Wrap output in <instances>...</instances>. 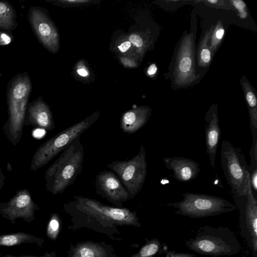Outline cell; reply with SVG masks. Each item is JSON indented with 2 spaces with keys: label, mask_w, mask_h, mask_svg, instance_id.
<instances>
[{
  "label": "cell",
  "mask_w": 257,
  "mask_h": 257,
  "mask_svg": "<svg viewBox=\"0 0 257 257\" xmlns=\"http://www.w3.org/2000/svg\"><path fill=\"white\" fill-rule=\"evenodd\" d=\"M209 32L210 31H209ZM208 34V33H206L205 37L204 38L201 44V47H200L199 52V61H200V64L204 65L208 64L211 60V52L209 48L206 45L210 33L209 34V35Z\"/></svg>",
  "instance_id": "e0dca14e"
},
{
  "label": "cell",
  "mask_w": 257,
  "mask_h": 257,
  "mask_svg": "<svg viewBox=\"0 0 257 257\" xmlns=\"http://www.w3.org/2000/svg\"><path fill=\"white\" fill-rule=\"evenodd\" d=\"M131 46L129 41H125L118 46L119 50L122 53L126 52Z\"/></svg>",
  "instance_id": "484cf974"
},
{
  "label": "cell",
  "mask_w": 257,
  "mask_h": 257,
  "mask_svg": "<svg viewBox=\"0 0 257 257\" xmlns=\"http://www.w3.org/2000/svg\"><path fill=\"white\" fill-rule=\"evenodd\" d=\"M220 154L221 168L234 201L237 204L245 203L250 174L244 155L226 140L221 142Z\"/></svg>",
  "instance_id": "3957f363"
},
{
  "label": "cell",
  "mask_w": 257,
  "mask_h": 257,
  "mask_svg": "<svg viewBox=\"0 0 257 257\" xmlns=\"http://www.w3.org/2000/svg\"><path fill=\"white\" fill-rule=\"evenodd\" d=\"M205 120V140L206 152L212 169L215 170L217 148L221 138V129L216 106L212 107L206 113Z\"/></svg>",
  "instance_id": "8fae6325"
},
{
  "label": "cell",
  "mask_w": 257,
  "mask_h": 257,
  "mask_svg": "<svg viewBox=\"0 0 257 257\" xmlns=\"http://www.w3.org/2000/svg\"><path fill=\"white\" fill-rule=\"evenodd\" d=\"M81 257H94L93 252L87 248H84L80 250Z\"/></svg>",
  "instance_id": "d4e9b609"
},
{
  "label": "cell",
  "mask_w": 257,
  "mask_h": 257,
  "mask_svg": "<svg viewBox=\"0 0 257 257\" xmlns=\"http://www.w3.org/2000/svg\"><path fill=\"white\" fill-rule=\"evenodd\" d=\"M77 73L79 75L83 77L86 76L88 74L87 71L83 68L78 69Z\"/></svg>",
  "instance_id": "f1b7e54d"
},
{
  "label": "cell",
  "mask_w": 257,
  "mask_h": 257,
  "mask_svg": "<svg viewBox=\"0 0 257 257\" xmlns=\"http://www.w3.org/2000/svg\"><path fill=\"white\" fill-rule=\"evenodd\" d=\"M94 185L98 195L117 206H122L123 203L130 199L121 181L112 171L98 172Z\"/></svg>",
  "instance_id": "ba28073f"
},
{
  "label": "cell",
  "mask_w": 257,
  "mask_h": 257,
  "mask_svg": "<svg viewBox=\"0 0 257 257\" xmlns=\"http://www.w3.org/2000/svg\"><path fill=\"white\" fill-rule=\"evenodd\" d=\"M187 44L186 46V44H183L176 67L177 80L182 83L189 82L192 76H193V52H192V45L190 40Z\"/></svg>",
  "instance_id": "5bb4252c"
},
{
  "label": "cell",
  "mask_w": 257,
  "mask_h": 257,
  "mask_svg": "<svg viewBox=\"0 0 257 257\" xmlns=\"http://www.w3.org/2000/svg\"><path fill=\"white\" fill-rule=\"evenodd\" d=\"M207 2H208L209 3H210L211 4H216V3L218 2V1H216V0H209Z\"/></svg>",
  "instance_id": "4dcf8cb0"
},
{
  "label": "cell",
  "mask_w": 257,
  "mask_h": 257,
  "mask_svg": "<svg viewBox=\"0 0 257 257\" xmlns=\"http://www.w3.org/2000/svg\"><path fill=\"white\" fill-rule=\"evenodd\" d=\"M43 242V238L22 231L0 234V246H12L23 243H35L42 246Z\"/></svg>",
  "instance_id": "9a60e30c"
},
{
  "label": "cell",
  "mask_w": 257,
  "mask_h": 257,
  "mask_svg": "<svg viewBox=\"0 0 257 257\" xmlns=\"http://www.w3.org/2000/svg\"><path fill=\"white\" fill-rule=\"evenodd\" d=\"M80 137L64 149L45 172L46 189L53 195L63 193L82 171L84 151Z\"/></svg>",
  "instance_id": "6da1fadb"
},
{
  "label": "cell",
  "mask_w": 257,
  "mask_h": 257,
  "mask_svg": "<svg viewBox=\"0 0 257 257\" xmlns=\"http://www.w3.org/2000/svg\"><path fill=\"white\" fill-rule=\"evenodd\" d=\"M129 42L137 47H141L143 45L141 38L136 34H132L130 36Z\"/></svg>",
  "instance_id": "603a6c76"
},
{
  "label": "cell",
  "mask_w": 257,
  "mask_h": 257,
  "mask_svg": "<svg viewBox=\"0 0 257 257\" xmlns=\"http://www.w3.org/2000/svg\"><path fill=\"white\" fill-rule=\"evenodd\" d=\"M32 88L31 80L26 72L18 73L8 84V117L3 130L7 139L14 146L18 145L22 139L26 110Z\"/></svg>",
  "instance_id": "7a4b0ae2"
},
{
  "label": "cell",
  "mask_w": 257,
  "mask_h": 257,
  "mask_svg": "<svg viewBox=\"0 0 257 257\" xmlns=\"http://www.w3.org/2000/svg\"><path fill=\"white\" fill-rule=\"evenodd\" d=\"M24 126L36 127L46 131L55 128L51 112L43 99L38 97L33 102L28 103L24 121Z\"/></svg>",
  "instance_id": "30bf717a"
},
{
  "label": "cell",
  "mask_w": 257,
  "mask_h": 257,
  "mask_svg": "<svg viewBox=\"0 0 257 257\" xmlns=\"http://www.w3.org/2000/svg\"><path fill=\"white\" fill-rule=\"evenodd\" d=\"M13 41V36L10 33L0 31V46L9 45Z\"/></svg>",
  "instance_id": "7402d4cb"
},
{
  "label": "cell",
  "mask_w": 257,
  "mask_h": 257,
  "mask_svg": "<svg viewBox=\"0 0 257 257\" xmlns=\"http://www.w3.org/2000/svg\"><path fill=\"white\" fill-rule=\"evenodd\" d=\"M249 154L250 157V163L249 166V174L257 170V139H252V143Z\"/></svg>",
  "instance_id": "d6986e66"
},
{
  "label": "cell",
  "mask_w": 257,
  "mask_h": 257,
  "mask_svg": "<svg viewBox=\"0 0 257 257\" xmlns=\"http://www.w3.org/2000/svg\"><path fill=\"white\" fill-rule=\"evenodd\" d=\"M17 26L14 7L7 1H0V31L11 33Z\"/></svg>",
  "instance_id": "2e32d148"
},
{
  "label": "cell",
  "mask_w": 257,
  "mask_h": 257,
  "mask_svg": "<svg viewBox=\"0 0 257 257\" xmlns=\"http://www.w3.org/2000/svg\"><path fill=\"white\" fill-rule=\"evenodd\" d=\"M119 178L130 199H134L142 190L147 175L146 152L143 145L139 153L132 159L115 161L107 164Z\"/></svg>",
  "instance_id": "8992f818"
},
{
  "label": "cell",
  "mask_w": 257,
  "mask_h": 257,
  "mask_svg": "<svg viewBox=\"0 0 257 257\" xmlns=\"http://www.w3.org/2000/svg\"><path fill=\"white\" fill-rule=\"evenodd\" d=\"M59 228V222L58 216L55 214H52L47 228V236L51 239H55Z\"/></svg>",
  "instance_id": "ac0fdd59"
},
{
  "label": "cell",
  "mask_w": 257,
  "mask_h": 257,
  "mask_svg": "<svg viewBox=\"0 0 257 257\" xmlns=\"http://www.w3.org/2000/svg\"><path fill=\"white\" fill-rule=\"evenodd\" d=\"M98 117V114L89 116L61 131L41 144L32 157L30 165L31 170L36 171L48 164L73 140L90 127Z\"/></svg>",
  "instance_id": "277c9868"
},
{
  "label": "cell",
  "mask_w": 257,
  "mask_h": 257,
  "mask_svg": "<svg viewBox=\"0 0 257 257\" xmlns=\"http://www.w3.org/2000/svg\"><path fill=\"white\" fill-rule=\"evenodd\" d=\"M1 257H54L53 253H46L44 255L36 256L33 255H23L21 256H16L10 254H8L5 255H1Z\"/></svg>",
  "instance_id": "cb8c5ba5"
},
{
  "label": "cell",
  "mask_w": 257,
  "mask_h": 257,
  "mask_svg": "<svg viewBox=\"0 0 257 257\" xmlns=\"http://www.w3.org/2000/svg\"><path fill=\"white\" fill-rule=\"evenodd\" d=\"M150 115L151 111L148 107L127 111L121 117L120 127L123 133L134 134L147 123Z\"/></svg>",
  "instance_id": "4fadbf2b"
},
{
  "label": "cell",
  "mask_w": 257,
  "mask_h": 257,
  "mask_svg": "<svg viewBox=\"0 0 257 257\" xmlns=\"http://www.w3.org/2000/svg\"><path fill=\"white\" fill-rule=\"evenodd\" d=\"M166 168L172 170V177L178 181L187 182L197 178L200 173L199 165L194 160L182 157L163 158Z\"/></svg>",
  "instance_id": "7c38bea8"
},
{
  "label": "cell",
  "mask_w": 257,
  "mask_h": 257,
  "mask_svg": "<svg viewBox=\"0 0 257 257\" xmlns=\"http://www.w3.org/2000/svg\"><path fill=\"white\" fill-rule=\"evenodd\" d=\"M158 246L155 243H151L144 246L140 251L142 257H148L156 253L158 250Z\"/></svg>",
  "instance_id": "ffe728a7"
},
{
  "label": "cell",
  "mask_w": 257,
  "mask_h": 257,
  "mask_svg": "<svg viewBox=\"0 0 257 257\" xmlns=\"http://www.w3.org/2000/svg\"><path fill=\"white\" fill-rule=\"evenodd\" d=\"M180 202L169 203L167 206L177 209L176 213L190 217H204L231 211L236 206L228 200L218 196L205 194L186 192Z\"/></svg>",
  "instance_id": "5b68a950"
},
{
  "label": "cell",
  "mask_w": 257,
  "mask_h": 257,
  "mask_svg": "<svg viewBox=\"0 0 257 257\" xmlns=\"http://www.w3.org/2000/svg\"><path fill=\"white\" fill-rule=\"evenodd\" d=\"M5 178L6 176L0 168V191L4 185Z\"/></svg>",
  "instance_id": "83f0119b"
},
{
  "label": "cell",
  "mask_w": 257,
  "mask_h": 257,
  "mask_svg": "<svg viewBox=\"0 0 257 257\" xmlns=\"http://www.w3.org/2000/svg\"><path fill=\"white\" fill-rule=\"evenodd\" d=\"M28 18L34 33L39 41L49 49L55 45V32L44 12L40 8H30Z\"/></svg>",
  "instance_id": "9c48e42d"
},
{
  "label": "cell",
  "mask_w": 257,
  "mask_h": 257,
  "mask_svg": "<svg viewBox=\"0 0 257 257\" xmlns=\"http://www.w3.org/2000/svg\"><path fill=\"white\" fill-rule=\"evenodd\" d=\"M40 209L27 189L18 190L8 202H0L1 215L13 224L19 218L28 223L32 222L35 219V211Z\"/></svg>",
  "instance_id": "52a82bcc"
},
{
  "label": "cell",
  "mask_w": 257,
  "mask_h": 257,
  "mask_svg": "<svg viewBox=\"0 0 257 257\" xmlns=\"http://www.w3.org/2000/svg\"><path fill=\"white\" fill-rule=\"evenodd\" d=\"M157 71V67L155 64H151L148 68L147 72L150 75H153Z\"/></svg>",
  "instance_id": "4316f807"
},
{
  "label": "cell",
  "mask_w": 257,
  "mask_h": 257,
  "mask_svg": "<svg viewBox=\"0 0 257 257\" xmlns=\"http://www.w3.org/2000/svg\"><path fill=\"white\" fill-rule=\"evenodd\" d=\"M67 2H73V3H74V2H87V1H67Z\"/></svg>",
  "instance_id": "f546056e"
},
{
  "label": "cell",
  "mask_w": 257,
  "mask_h": 257,
  "mask_svg": "<svg viewBox=\"0 0 257 257\" xmlns=\"http://www.w3.org/2000/svg\"><path fill=\"white\" fill-rule=\"evenodd\" d=\"M224 34V30L222 27L216 28L213 33L211 39V49L215 48L217 44L221 41Z\"/></svg>",
  "instance_id": "44dd1931"
}]
</instances>
